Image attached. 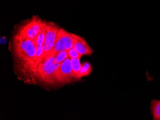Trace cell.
<instances>
[{
  "mask_svg": "<svg viewBox=\"0 0 160 120\" xmlns=\"http://www.w3.org/2000/svg\"><path fill=\"white\" fill-rule=\"evenodd\" d=\"M12 43L14 58L20 62L22 67L30 69L34 74V60L36 53L34 40L26 37L19 30L13 36Z\"/></svg>",
  "mask_w": 160,
  "mask_h": 120,
  "instance_id": "1",
  "label": "cell"
},
{
  "mask_svg": "<svg viewBox=\"0 0 160 120\" xmlns=\"http://www.w3.org/2000/svg\"><path fill=\"white\" fill-rule=\"evenodd\" d=\"M57 54L52 50L39 63L34 75L46 85H53L60 83L56 70V56Z\"/></svg>",
  "mask_w": 160,
  "mask_h": 120,
  "instance_id": "2",
  "label": "cell"
},
{
  "mask_svg": "<svg viewBox=\"0 0 160 120\" xmlns=\"http://www.w3.org/2000/svg\"><path fill=\"white\" fill-rule=\"evenodd\" d=\"M45 31V38L44 44L43 59L52 50L55 44L57 33L59 28L56 24L52 22L42 21Z\"/></svg>",
  "mask_w": 160,
  "mask_h": 120,
  "instance_id": "3",
  "label": "cell"
},
{
  "mask_svg": "<svg viewBox=\"0 0 160 120\" xmlns=\"http://www.w3.org/2000/svg\"><path fill=\"white\" fill-rule=\"evenodd\" d=\"M56 62L57 76L60 83L65 84L77 80L72 69L71 59L69 57L62 63Z\"/></svg>",
  "mask_w": 160,
  "mask_h": 120,
  "instance_id": "4",
  "label": "cell"
},
{
  "mask_svg": "<svg viewBox=\"0 0 160 120\" xmlns=\"http://www.w3.org/2000/svg\"><path fill=\"white\" fill-rule=\"evenodd\" d=\"M73 38L72 33L63 28H60L58 32L55 44L52 51L57 54L63 50H68L73 47Z\"/></svg>",
  "mask_w": 160,
  "mask_h": 120,
  "instance_id": "5",
  "label": "cell"
},
{
  "mask_svg": "<svg viewBox=\"0 0 160 120\" xmlns=\"http://www.w3.org/2000/svg\"><path fill=\"white\" fill-rule=\"evenodd\" d=\"M43 23L38 17H33L27 21L19 29L23 35L29 39L35 40L43 27Z\"/></svg>",
  "mask_w": 160,
  "mask_h": 120,
  "instance_id": "6",
  "label": "cell"
},
{
  "mask_svg": "<svg viewBox=\"0 0 160 120\" xmlns=\"http://www.w3.org/2000/svg\"><path fill=\"white\" fill-rule=\"evenodd\" d=\"M72 35L73 38V47L75 50L82 55H91L93 50L86 40L76 34H72Z\"/></svg>",
  "mask_w": 160,
  "mask_h": 120,
  "instance_id": "7",
  "label": "cell"
},
{
  "mask_svg": "<svg viewBox=\"0 0 160 120\" xmlns=\"http://www.w3.org/2000/svg\"><path fill=\"white\" fill-rule=\"evenodd\" d=\"M151 111L153 120H160V100H152Z\"/></svg>",
  "mask_w": 160,
  "mask_h": 120,
  "instance_id": "8",
  "label": "cell"
},
{
  "mask_svg": "<svg viewBox=\"0 0 160 120\" xmlns=\"http://www.w3.org/2000/svg\"><path fill=\"white\" fill-rule=\"evenodd\" d=\"M71 64H72V69L73 70L74 75L76 77L77 80L80 79L79 78V73L82 68V64L80 62V59L72 58L71 59Z\"/></svg>",
  "mask_w": 160,
  "mask_h": 120,
  "instance_id": "9",
  "label": "cell"
},
{
  "mask_svg": "<svg viewBox=\"0 0 160 120\" xmlns=\"http://www.w3.org/2000/svg\"><path fill=\"white\" fill-rule=\"evenodd\" d=\"M92 71V67L89 63L87 62L82 63V68L79 73V78L80 79L89 75Z\"/></svg>",
  "mask_w": 160,
  "mask_h": 120,
  "instance_id": "10",
  "label": "cell"
},
{
  "mask_svg": "<svg viewBox=\"0 0 160 120\" xmlns=\"http://www.w3.org/2000/svg\"><path fill=\"white\" fill-rule=\"evenodd\" d=\"M68 51L63 50L57 54L56 56V61L57 62L62 63L65 60H66L68 58Z\"/></svg>",
  "mask_w": 160,
  "mask_h": 120,
  "instance_id": "11",
  "label": "cell"
},
{
  "mask_svg": "<svg viewBox=\"0 0 160 120\" xmlns=\"http://www.w3.org/2000/svg\"><path fill=\"white\" fill-rule=\"evenodd\" d=\"M68 55L70 59L75 58V59H81L82 55L78 53L73 47L70 48L68 50Z\"/></svg>",
  "mask_w": 160,
  "mask_h": 120,
  "instance_id": "12",
  "label": "cell"
}]
</instances>
